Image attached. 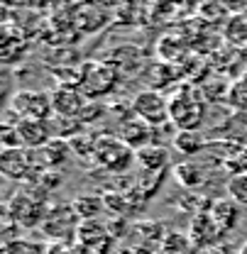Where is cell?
Masks as SVG:
<instances>
[{"instance_id": "obj_1", "label": "cell", "mask_w": 247, "mask_h": 254, "mask_svg": "<svg viewBox=\"0 0 247 254\" xmlns=\"http://www.w3.org/2000/svg\"><path fill=\"white\" fill-rule=\"evenodd\" d=\"M118 83H120L118 68H115L110 62H95V59L81 64L79 78H76V88L86 95L88 100L113 93Z\"/></svg>"}, {"instance_id": "obj_2", "label": "cell", "mask_w": 247, "mask_h": 254, "mask_svg": "<svg viewBox=\"0 0 247 254\" xmlns=\"http://www.w3.org/2000/svg\"><path fill=\"white\" fill-rule=\"evenodd\" d=\"M93 159L98 166L113 174H123L135 164V149L127 147L118 134H95V147H93Z\"/></svg>"}, {"instance_id": "obj_3", "label": "cell", "mask_w": 247, "mask_h": 254, "mask_svg": "<svg viewBox=\"0 0 247 254\" xmlns=\"http://www.w3.org/2000/svg\"><path fill=\"white\" fill-rule=\"evenodd\" d=\"M47 210H49V205H47L44 195H39L34 190H17L5 205V215L20 227H37V225L42 227Z\"/></svg>"}, {"instance_id": "obj_4", "label": "cell", "mask_w": 247, "mask_h": 254, "mask_svg": "<svg viewBox=\"0 0 247 254\" xmlns=\"http://www.w3.org/2000/svg\"><path fill=\"white\" fill-rule=\"evenodd\" d=\"M206 118V103L198 98V93L184 86L174 98H169V120L179 129H198Z\"/></svg>"}, {"instance_id": "obj_5", "label": "cell", "mask_w": 247, "mask_h": 254, "mask_svg": "<svg viewBox=\"0 0 247 254\" xmlns=\"http://www.w3.org/2000/svg\"><path fill=\"white\" fill-rule=\"evenodd\" d=\"M79 225H81V218L76 215L74 205L62 203V205H52L47 210V218L42 222V232L57 245H74L79 237Z\"/></svg>"}, {"instance_id": "obj_6", "label": "cell", "mask_w": 247, "mask_h": 254, "mask_svg": "<svg viewBox=\"0 0 247 254\" xmlns=\"http://www.w3.org/2000/svg\"><path fill=\"white\" fill-rule=\"evenodd\" d=\"M10 110L20 118V120H42V123H49V118L54 115V108H52V95L42 93V91H17L10 100Z\"/></svg>"}, {"instance_id": "obj_7", "label": "cell", "mask_w": 247, "mask_h": 254, "mask_svg": "<svg viewBox=\"0 0 247 254\" xmlns=\"http://www.w3.org/2000/svg\"><path fill=\"white\" fill-rule=\"evenodd\" d=\"M130 110L140 120L150 123L152 127H159L169 120V98H164L162 91L147 88V91H140L137 95H132Z\"/></svg>"}, {"instance_id": "obj_8", "label": "cell", "mask_w": 247, "mask_h": 254, "mask_svg": "<svg viewBox=\"0 0 247 254\" xmlns=\"http://www.w3.org/2000/svg\"><path fill=\"white\" fill-rule=\"evenodd\" d=\"M49 95H52L54 115L62 118V120H79L81 113L86 110V105L91 103L76 86H62V88L52 91Z\"/></svg>"}, {"instance_id": "obj_9", "label": "cell", "mask_w": 247, "mask_h": 254, "mask_svg": "<svg viewBox=\"0 0 247 254\" xmlns=\"http://www.w3.org/2000/svg\"><path fill=\"white\" fill-rule=\"evenodd\" d=\"M188 237L191 242L196 245V250H211L220 245V240L225 237V232L218 227V222L213 220V215L208 210H198L191 220V227H188Z\"/></svg>"}, {"instance_id": "obj_10", "label": "cell", "mask_w": 247, "mask_h": 254, "mask_svg": "<svg viewBox=\"0 0 247 254\" xmlns=\"http://www.w3.org/2000/svg\"><path fill=\"white\" fill-rule=\"evenodd\" d=\"M118 137L123 139L127 147H132L135 152L155 144L152 137H155V127L145 120H140L137 115H127L120 120V127H118Z\"/></svg>"}, {"instance_id": "obj_11", "label": "cell", "mask_w": 247, "mask_h": 254, "mask_svg": "<svg viewBox=\"0 0 247 254\" xmlns=\"http://www.w3.org/2000/svg\"><path fill=\"white\" fill-rule=\"evenodd\" d=\"M0 171H2V176H7L12 181H27L34 174L30 149H25V147L2 149L0 152Z\"/></svg>"}, {"instance_id": "obj_12", "label": "cell", "mask_w": 247, "mask_h": 254, "mask_svg": "<svg viewBox=\"0 0 247 254\" xmlns=\"http://www.w3.org/2000/svg\"><path fill=\"white\" fill-rule=\"evenodd\" d=\"M71 152H74V149H71V144H69L66 137H54L49 144H44L42 149L34 152L39 159L32 161V169H37V164H39V171H54V169H59L62 164H66V159H69Z\"/></svg>"}, {"instance_id": "obj_13", "label": "cell", "mask_w": 247, "mask_h": 254, "mask_svg": "<svg viewBox=\"0 0 247 254\" xmlns=\"http://www.w3.org/2000/svg\"><path fill=\"white\" fill-rule=\"evenodd\" d=\"M17 134H20L22 147L30 152L42 149L44 144H49L54 139L49 123H42V120H17Z\"/></svg>"}, {"instance_id": "obj_14", "label": "cell", "mask_w": 247, "mask_h": 254, "mask_svg": "<svg viewBox=\"0 0 247 254\" xmlns=\"http://www.w3.org/2000/svg\"><path fill=\"white\" fill-rule=\"evenodd\" d=\"M206 210L213 215V220L218 222V227H220L225 235H228L230 230H235L238 215H240V208H238V203H235L233 198H216V200L208 203Z\"/></svg>"}, {"instance_id": "obj_15", "label": "cell", "mask_w": 247, "mask_h": 254, "mask_svg": "<svg viewBox=\"0 0 247 254\" xmlns=\"http://www.w3.org/2000/svg\"><path fill=\"white\" fill-rule=\"evenodd\" d=\"M135 164L140 171H166L169 169V152L164 147L150 144V147L135 152Z\"/></svg>"}, {"instance_id": "obj_16", "label": "cell", "mask_w": 247, "mask_h": 254, "mask_svg": "<svg viewBox=\"0 0 247 254\" xmlns=\"http://www.w3.org/2000/svg\"><path fill=\"white\" fill-rule=\"evenodd\" d=\"M174 147L186 157H196L198 152L208 149V139L198 129H179L174 134Z\"/></svg>"}, {"instance_id": "obj_17", "label": "cell", "mask_w": 247, "mask_h": 254, "mask_svg": "<svg viewBox=\"0 0 247 254\" xmlns=\"http://www.w3.org/2000/svg\"><path fill=\"white\" fill-rule=\"evenodd\" d=\"M74 210L76 215L81 218V222H88V220H95L98 213L105 210V203H103V195H95V193H79L74 198Z\"/></svg>"}, {"instance_id": "obj_18", "label": "cell", "mask_w": 247, "mask_h": 254, "mask_svg": "<svg viewBox=\"0 0 247 254\" xmlns=\"http://www.w3.org/2000/svg\"><path fill=\"white\" fill-rule=\"evenodd\" d=\"M174 179L188 190L203 186V181H206L203 179V169L196 161H181V164H176L174 166Z\"/></svg>"}, {"instance_id": "obj_19", "label": "cell", "mask_w": 247, "mask_h": 254, "mask_svg": "<svg viewBox=\"0 0 247 254\" xmlns=\"http://www.w3.org/2000/svg\"><path fill=\"white\" fill-rule=\"evenodd\" d=\"M162 252L164 254H196V245L191 242V237L184 232H169L164 237V245H162Z\"/></svg>"}, {"instance_id": "obj_20", "label": "cell", "mask_w": 247, "mask_h": 254, "mask_svg": "<svg viewBox=\"0 0 247 254\" xmlns=\"http://www.w3.org/2000/svg\"><path fill=\"white\" fill-rule=\"evenodd\" d=\"M2 254H47V247L42 242L27 240V237H17V240L2 245Z\"/></svg>"}, {"instance_id": "obj_21", "label": "cell", "mask_w": 247, "mask_h": 254, "mask_svg": "<svg viewBox=\"0 0 247 254\" xmlns=\"http://www.w3.org/2000/svg\"><path fill=\"white\" fill-rule=\"evenodd\" d=\"M228 198H233L238 205H247V171L243 174H233L225 184Z\"/></svg>"}, {"instance_id": "obj_22", "label": "cell", "mask_w": 247, "mask_h": 254, "mask_svg": "<svg viewBox=\"0 0 247 254\" xmlns=\"http://www.w3.org/2000/svg\"><path fill=\"white\" fill-rule=\"evenodd\" d=\"M228 103L238 110H247V78H240L230 86L228 91Z\"/></svg>"}, {"instance_id": "obj_23", "label": "cell", "mask_w": 247, "mask_h": 254, "mask_svg": "<svg viewBox=\"0 0 247 254\" xmlns=\"http://www.w3.org/2000/svg\"><path fill=\"white\" fill-rule=\"evenodd\" d=\"M103 203H105V210L118 213V215H125V213L130 210L125 193H105V195H103Z\"/></svg>"}, {"instance_id": "obj_24", "label": "cell", "mask_w": 247, "mask_h": 254, "mask_svg": "<svg viewBox=\"0 0 247 254\" xmlns=\"http://www.w3.org/2000/svg\"><path fill=\"white\" fill-rule=\"evenodd\" d=\"M228 37H235V44H245L247 42V22L243 15H235L228 25Z\"/></svg>"}, {"instance_id": "obj_25", "label": "cell", "mask_w": 247, "mask_h": 254, "mask_svg": "<svg viewBox=\"0 0 247 254\" xmlns=\"http://www.w3.org/2000/svg\"><path fill=\"white\" fill-rule=\"evenodd\" d=\"M220 5H223L225 10L235 12V15H240V12L247 10V0H220Z\"/></svg>"}, {"instance_id": "obj_26", "label": "cell", "mask_w": 247, "mask_h": 254, "mask_svg": "<svg viewBox=\"0 0 247 254\" xmlns=\"http://www.w3.org/2000/svg\"><path fill=\"white\" fill-rule=\"evenodd\" d=\"M203 254H233V247L230 245H216V247H211V250H203Z\"/></svg>"}, {"instance_id": "obj_27", "label": "cell", "mask_w": 247, "mask_h": 254, "mask_svg": "<svg viewBox=\"0 0 247 254\" xmlns=\"http://www.w3.org/2000/svg\"><path fill=\"white\" fill-rule=\"evenodd\" d=\"M238 254H247V242L243 245V247H240V252H238Z\"/></svg>"}]
</instances>
